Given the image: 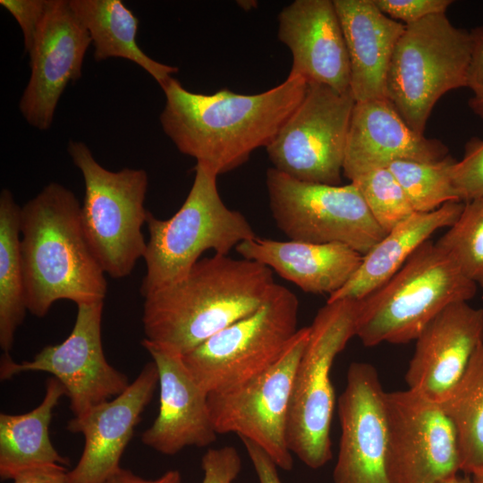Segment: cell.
Listing matches in <instances>:
<instances>
[{
    "mask_svg": "<svg viewBox=\"0 0 483 483\" xmlns=\"http://www.w3.org/2000/svg\"><path fill=\"white\" fill-rule=\"evenodd\" d=\"M470 52V31L445 13L405 25L392 55L386 98L414 131L423 134L443 95L466 88Z\"/></svg>",
    "mask_w": 483,
    "mask_h": 483,
    "instance_id": "8",
    "label": "cell"
},
{
    "mask_svg": "<svg viewBox=\"0 0 483 483\" xmlns=\"http://www.w3.org/2000/svg\"><path fill=\"white\" fill-rule=\"evenodd\" d=\"M105 483H182V476L179 470H170L157 479H148L122 468Z\"/></svg>",
    "mask_w": 483,
    "mask_h": 483,
    "instance_id": "39",
    "label": "cell"
},
{
    "mask_svg": "<svg viewBox=\"0 0 483 483\" xmlns=\"http://www.w3.org/2000/svg\"><path fill=\"white\" fill-rule=\"evenodd\" d=\"M103 309L104 301L78 304L69 336L44 347L31 360L17 363L10 354H3L0 378L28 371L52 374L65 388L74 417L123 393L130 385L128 377L108 363L103 350Z\"/></svg>",
    "mask_w": 483,
    "mask_h": 483,
    "instance_id": "14",
    "label": "cell"
},
{
    "mask_svg": "<svg viewBox=\"0 0 483 483\" xmlns=\"http://www.w3.org/2000/svg\"><path fill=\"white\" fill-rule=\"evenodd\" d=\"M299 306L297 296L275 283L255 311L182 355V360L208 394L239 387L284 353L299 330Z\"/></svg>",
    "mask_w": 483,
    "mask_h": 483,
    "instance_id": "9",
    "label": "cell"
},
{
    "mask_svg": "<svg viewBox=\"0 0 483 483\" xmlns=\"http://www.w3.org/2000/svg\"><path fill=\"white\" fill-rule=\"evenodd\" d=\"M242 441L259 483H283L277 465L258 445L246 439Z\"/></svg>",
    "mask_w": 483,
    "mask_h": 483,
    "instance_id": "37",
    "label": "cell"
},
{
    "mask_svg": "<svg viewBox=\"0 0 483 483\" xmlns=\"http://www.w3.org/2000/svg\"><path fill=\"white\" fill-rule=\"evenodd\" d=\"M355 103L351 89L308 82L302 100L266 148L273 167L302 182L340 185Z\"/></svg>",
    "mask_w": 483,
    "mask_h": 483,
    "instance_id": "11",
    "label": "cell"
},
{
    "mask_svg": "<svg viewBox=\"0 0 483 483\" xmlns=\"http://www.w3.org/2000/svg\"><path fill=\"white\" fill-rule=\"evenodd\" d=\"M0 4L20 25L23 34L24 50L29 55L46 15L49 0H1Z\"/></svg>",
    "mask_w": 483,
    "mask_h": 483,
    "instance_id": "35",
    "label": "cell"
},
{
    "mask_svg": "<svg viewBox=\"0 0 483 483\" xmlns=\"http://www.w3.org/2000/svg\"><path fill=\"white\" fill-rule=\"evenodd\" d=\"M13 483H69L65 466L51 465L26 470L13 478Z\"/></svg>",
    "mask_w": 483,
    "mask_h": 483,
    "instance_id": "38",
    "label": "cell"
},
{
    "mask_svg": "<svg viewBox=\"0 0 483 483\" xmlns=\"http://www.w3.org/2000/svg\"><path fill=\"white\" fill-rule=\"evenodd\" d=\"M343 30L356 102L386 98V79L405 25L383 13L374 0H333Z\"/></svg>",
    "mask_w": 483,
    "mask_h": 483,
    "instance_id": "22",
    "label": "cell"
},
{
    "mask_svg": "<svg viewBox=\"0 0 483 483\" xmlns=\"http://www.w3.org/2000/svg\"><path fill=\"white\" fill-rule=\"evenodd\" d=\"M381 229L389 233L414 212L405 192L387 167L364 173L351 181Z\"/></svg>",
    "mask_w": 483,
    "mask_h": 483,
    "instance_id": "31",
    "label": "cell"
},
{
    "mask_svg": "<svg viewBox=\"0 0 483 483\" xmlns=\"http://www.w3.org/2000/svg\"><path fill=\"white\" fill-rule=\"evenodd\" d=\"M471 52L467 74V86L472 96L468 101L470 110L483 120V24L470 31Z\"/></svg>",
    "mask_w": 483,
    "mask_h": 483,
    "instance_id": "36",
    "label": "cell"
},
{
    "mask_svg": "<svg viewBox=\"0 0 483 483\" xmlns=\"http://www.w3.org/2000/svg\"><path fill=\"white\" fill-rule=\"evenodd\" d=\"M389 483H442L461 470L456 430L441 405L412 390L386 392Z\"/></svg>",
    "mask_w": 483,
    "mask_h": 483,
    "instance_id": "13",
    "label": "cell"
},
{
    "mask_svg": "<svg viewBox=\"0 0 483 483\" xmlns=\"http://www.w3.org/2000/svg\"><path fill=\"white\" fill-rule=\"evenodd\" d=\"M463 207V202L451 201L431 212L413 213L363 256L352 278L326 301L361 300L380 288L434 232L452 226Z\"/></svg>",
    "mask_w": 483,
    "mask_h": 483,
    "instance_id": "24",
    "label": "cell"
},
{
    "mask_svg": "<svg viewBox=\"0 0 483 483\" xmlns=\"http://www.w3.org/2000/svg\"><path fill=\"white\" fill-rule=\"evenodd\" d=\"M194 172L192 186L173 216L160 219L148 211L146 274L140 289L143 297L183 277L203 252L213 250L228 255L241 242L256 237L247 218L222 200L218 175L201 163Z\"/></svg>",
    "mask_w": 483,
    "mask_h": 483,
    "instance_id": "5",
    "label": "cell"
},
{
    "mask_svg": "<svg viewBox=\"0 0 483 483\" xmlns=\"http://www.w3.org/2000/svg\"><path fill=\"white\" fill-rule=\"evenodd\" d=\"M277 36L292 53L289 75L338 92L351 89L350 60L334 1H293L278 14Z\"/></svg>",
    "mask_w": 483,
    "mask_h": 483,
    "instance_id": "20",
    "label": "cell"
},
{
    "mask_svg": "<svg viewBox=\"0 0 483 483\" xmlns=\"http://www.w3.org/2000/svg\"><path fill=\"white\" fill-rule=\"evenodd\" d=\"M405 374L408 389L441 402L483 343V309L468 301L440 311L417 337Z\"/></svg>",
    "mask_w": 483,
    "mask_h": 483,
    "instance_id": "18",
    "label": "cell"
},
{
    "mask_svg": "<svg viewBox=\"0 0 483 483\" xmlns=\"http://www.w3.org/2000/svg\"><path fill=\"white\" fill-rule=\"evenodd\" d=\"M436 243L483 288V198L464 203L460 216Z\"/></svg>",
    "mask_w": 483,
    "mask_h": 483,
    "instance_id": "30",
    "label": "cell"
},
{
    "mask_svg": "<svg viewBox=\"0 0 483 483\" xmlns=\"http://www.w3.org/2000/svg\"><path fill=\"white\" fill-rule=\"evenodd\" d=\"M242 258L268 267L305 292L329 296L360 266L363 255L341 243H310L254 237L235 248Z\"/></svg>",
    "mask_w": 483,
    "mask_h": 483,
    "instance_id": "23",
    "label": "cell"
},
{
    "mask_svg": "<svg viewBox=\"0 0 483 483\" xmlns=\"http://www.w3.org/2000/svg\"><path fill=\"white\" fill-rule=\"evenodd\" d=\"M242 467V458L235 447L210 448L201 458V483H233Z\"/></svg>",
    "mask_w": 483,
    "mask_h": 483,
    "instance_id": "34",
    "label": "cell"
},
{
    "mask_svg": "<svg viewBox=\"0 0 483 483\" xmlns=\"http://www.w3.org/2000/svg\"><path fill=\"white\" fill-rule=\"evenodd\" d=\"M455 159L449 154L433 161L396 160L386 167L395 176L415 213H428L451 201H459L451 170Z\"/></svg>",
    "mask_w": 483,
    "mask_h": 483,
    "instance_id": "29",
    "label": "cell"
},
{
    "mask_svg": "<svg viewBox=\"0 0 483 483\" xmlns=\"http://www.w3.org/2000/svg\"><path fill=\"white\" fill-rule=\"evenodd\" d=\"M238 4L244 9L245 11H250V9L255 8L257 5V1H238Z\"/></svg>",
    "mask_w": 483,
    "mask_h": 483,
    "instance_id": "41",
    "label": "cell"
},
{
    "mask_svg": "<svg viewBox=\"0 0 483 483\" xmlns=\"http://www.w3.org/2000/svg\"><path fill=\"white\" fill-rule=\"evenodd\" d=\"M477 286L428 240L384 285L360 300L355 336L367 347L410 343L448 305L472 299Z\"/></svg>",
    "mask_w": 483,
    "mask_h": 483,
    "instance_id": "4",
    "label": "cell"
},
{
    "mask_svg": "<svg viewBox=\"0 0 483 483\" xmlns=\"http://www.w3.org/2000/svg\"><path fill=\"white\" fill-rule=\"evenodd\" d=\"M377 8L394 21L410 25L430 15L445 13L451 0H374Z\"/></svg>",
    "mask_w": 483,
    "mask_h": 483,
    "instance_id": "33",
    "label": "cell"
},
{
    "mask_svg": "<svg viewBox=\"0 0 483 483\" xmlns=\"http://www.w3.org/2000/svg\"><path fill=\"white\" fill-rule=\"evenodd\" d=\"M474 483H483V470L471 475Z\"/></svg>",
    "mask_w": 483,
    "mask_h": 483,
    "instance_id": "42",
    "label": "cell"
},
{
    "mask_svg": "<svg viewBox=\"0 0 483 483\" xmlns=\"http://www.w3.org/2000/svg\"><path fill=\"white\" fill-rule=\"evenodd\" d=\"M21 209L11 191L0 193V346L12 351L27 309L21 251Z\"/></svg>",
    "mask_w": 483,
    "mask_h": 483,
    "instance_id": "27",
    "label": "cell"
},
{
    "mask_svg": "<svg viewBox=\"0 0 483 483\" xmlns=\"http://www.w3.org/2000/svg\"><path fill=\"white\" fill-rule=\"evenodd\" d=\"M141 345L158 371L159 409L141 442L155 451L174 455L185 447H205L218 435L206 393L191 374L180 354L146 339Z\"/></svg>",
    "mask_w": 483,
    "mask_h": 483,
    "instance_id": "19",
    "label": "cell"
},
{
    "mask_svg": "<svg viewBox=\"0 0 483 483\" xmlns=\"http://www.w3.org/2000/svg\"><path fill=\"white\" fill-rule=\"evenodd\" d=\"M439 404L456 430L461 470L473 475L483 470V343Z\"/></svg>",
    "mask_w": 483,
    "mask_h": 483,
    "instance_id": "28",
    "label": "cell"
},
{
    "mask_svg": "<svg viewBox=\"0 0 483 483\" xmlns=\"http://www.w3.org/2000/svg\"><path fill=\"white\" fill-rule=\"evenodd\" d=\"M442 483H474V482L472 479H470L468 477H461L457 474Z\"/></svg>",
    "mask_w": 483,
    "mask_h": 483,
    "instance_id": "40",
    "label": "cell"
},
{
    "mask_svg": "<svg viewBox=\"0 0 483 483\" xmlns=\"http://www.w3.org/2000/svg\"><path fill=\"white\" fill-rule=\"evenodd\" d=\"M308 82L288 75L264 92L244 95L227 89L211 95L186 89L172 77L162 88L161 127L177 149L217 175L246 163L267 148L302 100Z\"/></svg>",
    "mask_w": 483,
    "mask_h": 483,
    "instance_id": "1",
    "label": "cell"
},
{
    "mask_svg": "<svg viewBox=\"0 0 483 483\" xmlns=\"http://www.w3.org/2000/svg\"><path fill=\"white\" fill-rule=\"evenodd\" d=\"M157 385V368L150 361L123 393L68 422L69 431L85 438L77 465L67 471L69 483H105L122 469V455Z\"/></svg>",
    "mask_w": 483,
    "mask_h": 483,
    "instance_id": "17",
    "label": "cell"
},
{
    "mask_svg": "<svg viewBox=\"0 0 483 483\" xmlns=\"http://www.w3.org/2000/svg\"><path fill=\"white\" fill-rule=\"evenodd\" d=\"M360 300L326 301L309 326L307 345L297 366L287 419L290 451L310 469L332 459L331 423L335 405L331 369L356 335Z\"/></svg>",
    "mask_w": 483,
    "mask_h": 483,
    "instance_id": "7",
    "label": "cell"
},
{
    "mask_svg": "<svg viewBox=\"0 0 483 483\" xmlns=\"http://www.w3.org/2000/svg\"><path fill=\"white\" fill-rule=\"evenodd\" d=\"M385 393L374 366L350 364L337 402L341 436L333 483H389Z\"/></svg>",
    "mask_w": 483,
    "mask_h": 483,
    "instance_id": "15",
    "label": "cell"
},
{
    "mask_svg": "<svg viewBox=\"0 0 483 483\" xmlns=\"http://www.w3.org/2000/svg\"><path fill=\"white\" fill-rule=\"evenodd\" d=\"M69 4L89 34L96 62L112 57L131 61L161 89L178 72L177 67L157 62L140 49L136 42L139 19L121 0H69Z\"/></svg>",
    "mask_w": 483,
    "mask_h": 483,
    "instance_id": "26",
    "label": "cell"
},
{
    "mask_svg": "<svg viewBox=\"0 0 483 483\" xmlns=\"http://www.w3.org/2000/svg\"><path fill=\"white\" fill-rule=\"evenodd\" d=\"M275 284L267 266L229 255L201 258L144 297L146 340L180 355L255 311Z\"/></svg>",
    "mask_w": 483,
    "mask_h": 483,
    "instance_id": "2",
    "label": "cell"
},
{
    "mask_svg": "<svg viewBox=\"0 0 483 483\" xmlns=\"http://www.w3.org/2000/svg\"><path fill=\"white\" fill-rule=\"evenodd\" d=\"M67 150L84 181L80 222L87 242L105 274L126 277L147 249L141 229L148 175L144 169L107 170L81 141L70 140Z\"/></svg>",
    "mask_w": 483,
    "mask_h": 483,
    "instance_id": "6",
    "label": "cell"
},
{
    "mask_svg": "<svg viewBox=\"0 0 483 483\" xmlns=\"http://www.w3.org/2000/svg\"><path fill=\"white\" fill-rule=\"evenodd\" d=\"M91 38L67 0L49 4L30 52V76L19 102L27 123L48 130L66 86L81 77Z\"/></svg>",
    "mask_w": 483,
    "mask_h": 483,
    "instance_id": "16",
    "label": "cell"
},
{
    "mask_svg": "<svg viewBox=\"0 0 483 483\" xmlns=\"http://www.w3.org/2000/svg\"><path fill=\"white\" fill-rule=\"evenodd\" d=\"M448 148L414 131L387 98L356 102L347 137L343 174L350 180L396 160L433 162Z\"/></svg>",
    "mask_w": 483,
    "mask_h": 483,
    "instance_id": "21",
    "label": "cell"
},
{
    "mask_svg": "<svg viewBox=\"0 0 483 483\" xmlns=\"http://www.w3.org/2000/svg\"><path fill=\"white\" fill-rule=\"evenodd\" d=\"M266 185L274 221L291 241L341 243L364 256L386 234L352 182H307L271 167Z\"/></svg>",
    "mask_w": 483,
    "mask_h": 483,
    "instance_id": "10",
    "label": "cell"
},
{
    "mask_svg": "<svg viewBox=\"0 0 483 483\" xmlns=\"http://www.w3.org/2000/svg\"><path fill=\"white\" fill-rule=\"evenodd\" d=\"M309 334V326L299 328L281 357L266 371L239 387L208 396L218 435L235 433L255 443L286 471L293 467L286 434L290 400Z\"/></svg>",
    "mask_w": 483,
    "mask_h": 483,
    "instance_id": "12",
    "label": "cell"
},
{
    "mask_svg": "<svg viewBox=\"0 0 483 483\" xmlns=\"http://www.w3.org/2000/svg\"><path fill=\"white\" fill-rule=\"evenodd\" d=\"M21 251L27 309L46 316L60 300L104 301L105 272L94 257L74 193L50 182L21 209Z\"/></svg>",
    "mask_w": 483,
    "mask_h": 483,
    "instance_id": "3",
    "label": "cell"
},
{
    "mask_svg": "<svg viewBox=\"0 0 483 483\" xmlns=\"http://www.w3.org/2000/svg\"><path fill=\"white\" fill-rule=\"evenodd\" d=\"M64 386L55 377L46 383L42 402L22 414H0V476L13 479L19 473L32 468L69 464L53 445L49 425L53 411L62 396Z\"/></svg>",
    "mask_w": 483,
    "mask_h": 483,
    "instance_id": "25",
    "label": "cell"
},
{
    "mask_svg": "<svg viewBox=\"0 0 483 483\" xmlns=\"http://www.w3.org/2000/svg\"><path fill=\"white\" fill-rule=\"evenodd\" d=\"M451 175L461 202L483 198V140L472 137L466 142L462 158L455 161Z\"/></svg>",
    "mask_w": 483,
    "mask_h": 483,
    "instance_id": "32",
    "label": "cell"
}]
</instances>
